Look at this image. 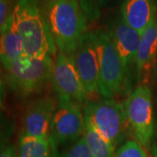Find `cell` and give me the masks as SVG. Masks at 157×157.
<instances>
[{
  "mask_svg": "<svg viewBox=\"0 0 157 157\" xmlns=\"http://www.w3.org/2000/svg\"><path fill=\"white\" fill-rule=\"evenodd\" d=\"M152 92L148 86H136L124 101L129 128L135 140L142 147H149L155 134Z\"/></svg>",
  "mask_w": 157,
  "mask_h": 157,
  "instance_id": "cell-6",
  "label": "cell"
},
{
  "mask_svg": "<svg viewBox=\"0 0 157 157\" xmlns=\"http://www.w3.org/2000/svg\"><path fill=\"white\" fill-rule=\"evenodd\" d=\"M49 138H38L20 133L18 138L17 157H51Z\"/></svg>",
  "mask_w": 157,
  "mask_h": 157,
  "instance_id": "cell-15",
  "label": "cell"
},
{
  "mask_svg": "<svg viewBox=\"0 0 157 157\" xmlns=\"http://www.w3.org/2000/svg\"><path fill=\"white\" fill-rule=\"evenodd\" d=\"M84 112L81 105L64 97H58V104L51 124V147L73 144L85 133Z\"/></svg>",
  "mask_w": 157,
  "mask_h": 157,
  "instance_id": "cell-7",
  "label": "cell"
},
{
  "mask_svg": "<svg viewBox=\"0 0 157 157\" xmlns=\"http://www.w3.org/2000/svg\"><path fill=\"white\" fill-rule=\"evenodd\" d=\"M113 157H147V154L136 140H128L118 147Z\"/></svg>",
  "mask_w": 157,
  "mask_h": 157,
  "instance_id": "cell-19",
  "label": "cell"
},
{
  "mask_svg": "<svg viewBox=\"0 0 157 157\" xmlns=\"http://www.w3.org/2000/svg\"><path fill=\"white\" fill-rule=\"evenodd\" d=\"M5 78H3V73L0 67V111L4 110V100H5Z\"/></svg>",
  "mask_w": 157,
  "mask_h": 157,
  "instance_id": "cell-22",
  "label": "cell"
},
{
  "mask_svg": "<svg viewBox=\"0 0 157 157\" xmlns=\"http://www.w3.org/2000/svg\"><path fill=\"white\" fill-rule=\"evenodd\" d=\"M54 61L52 56H24L5 69V81L17 96L27 98L40 94L52 83Z\"/></svg>",
  "mask_w": 157,
  "mask_h": 157,
  "instance_id": "cell-3",
  "label": "cell"
},
{
  "mask_svg": "<svg viewBox=\"0 0 157 157\" xmlns=\"http://www.w3.org/2000/svg\"><path fill=\"white\" fill-rule=\"evenodd\" d=\"M0 157H17L14 144H10L4 150L0 152Z\"/></svg>",
  "mask_w": 157,
  "mask_h": 157,
  "instance_id": "cell-23",
  "label": "cell"
},
{
  "mask_svg": "<svg viewBox=\"0 0 157 157\" xmlns=\"http://www.w3.org/2000/svg\"><path fill=\"white\" fill-rule=\"evenodd\" d=\"M86 126L94 128L115 150L128 135L123 103L113 99L88 101L83 106Z\"/></svg>",
  "mask_w": 157,
  "mask_h": 157,
  "instance_id": "cell-4",
  "label": "cell"
},
{
  "mask_svg": "<svg viewBox=\"0 0 157 157\" xmlns=\"http://www.w3.org/2000/svg\"><path fill=\"white\" fill-rule=\"evenodd\" d=\"M51 157H92L89 148L86 142L84 135L67 147L64 150H59V147H52Z\"/></svg>",
  "mask_w": 157,
  "mask_h": 157,
  "instance_id": "cell-17",
  "label": "cell"
},
{
  "mask_svg": "<svg viewBox=\"0 0 157 157\" xmlns=\"http://www.w3.org/2000/svg\"><path fill=\"white\" fill-rule=\"evenodd\" d=\"M24 55V41L13 23L11 13L0 32V63L3 67L6 68Z\"/></svg>",
  "mask_w": 157,
  "mask_h": 157,
  "instance_id": "cell-14",
  "label": "cell"
},
{
  "mask_svg": "<svg viewBox=\"0 0 157 157\" xmlns=\"http://www.w3.org/2000/svg\"><path fill=\"white\" fill-rule=\"evenodd\" d=\"M96 3H97V6H99L100 9L102 8H105L106 6L111 5L114 0H95Z\"/></svg>",
  "mask_w": 157,
  "mask_h": 157,
  "instance_id": "cell-24",
  "label": "cell"
},
{
  "mask_svg": "<svg viewBox=\"0 0 157 157\" xmlns=\"http://www.w3.org/2000/svg\"><path fill=\"white\" fill-rule=\"evenodd\" d=\"M151 77L153 78V81H154V86L157 88V58L155 65V67L153 69V72L151 73Z\"/></svg>",
  "mask_w": 157,
  "mask_h": 157,
  "instance_id": "cell-25",
  "label": "cell"
},
{
  "mask_svg": "<svg viewBox=\"0 0 157 157\" xmlns=\"http://www.w3.org/2000/svg\"><path fill=\"white\" fill-rule=\"evenodd\" d=\"M57 101L48 96L29 101L25 110L21 133L38 138L48 139Z\"/></svg>",
  "mask_w": 157,
  "mask_h": 157,
  "instance_id": "cell-11",
  "label": "cell"
},
{
  "mask_svg": "<svg viewBox=\"0 0 157 157\" xmlns=\"http://www.w3.org/2000/svg\"><path fill=\"white\" fill-rule=\"evenodd\" d=\"M124 22L141 35L156 17L154 0H124L121 7Z\"/></svg>",
  "mask_w": 157,
  "mask_h": 157,
  "instance_id": "cell-13",
  "label": "cell"
},
{
  "mask_svg": "<svg viewBox=\"0 0 157 157\" xmlns=\"http://www.w3.org/2000/svg\"><path fill=\"white\" fill-rule=\"evenodd\" d=\"M99 61V93L104 99H113L125 92L122 64L107 29L93 31Z\"/></svg>",
  "mask_w": 157,
  "mask_h": 157,
  "instance_id": "cell-5",
  "label": "cell"
},
{
  "mask_svg": "<svg viewBox=\"0 0 157 157\" xmlns=\"http://www.w3.org/2000/svg\"><path fill=\"white\" fill-rule=\"evenodd\" d=\"M52 85L58 97H64L84 106L89 101L83 82L75 66L73 56L59 52L54 60Z\"/></svg>",
  "mask_w": 157,
  "mask_h": 157,
  "instance_id": "cell-9",
  "label": "cell"
},
{
  "mask_svg": "<svg viewBox=\"0 0 157 157\" xmlns=\"http://www.w3.org/2000/svg\"><path fill=\"white\" fill-rule=\"evenodd\" d=\"M156 128H157V127H156Z\"/></svg>",
  "mask_w": 157,
  "mask_h": 157,
  "instance_id": "cell-26",
  "label": "cell"
},
{
  "mask_svg": "<svg viewBox=\"0 0 157 157\" xmlns=\"http://www.w3.org/2000/svg\"><path fill=\"white\" fill-rule=\"evenodd\" d=\"M11 15L24 41L25 56L52 57L56 54L58 49L42 14L39 0H17Z\"/></svg>",
  "mask_w": 157,
  "mask_h": 157,
  "instance_id": "cell-2",
  "label": "cell"
},
{
  "mask_svg": "<svg viewBox=\"0 0 157 157\" xmlns=\"http://www.w3.org/2000/svg\"><path fill=\"white\" fill-rule=\"evenodd\" d=\"M84 137L92 157H113L115 150L95 130L86 126Z\"/></svg>",
  "mask_w": 157,
  "mask_h": 157,
  "instance_id": "cell-16",
  "label": "cell"
},
{
  "mask_svg": "<svg viewBox=\"0 0 157 157\" xmlns=\"http://www.w3.org/2000/svg\"><path fill=\"white\" fill-rule=\"evenodd\" d=\"M51 37L59 52L73 56L86 31L87 18L79 0H39Z\"/></svg>",
  "mask_w": 157,
  "mask_h": 157,
  "instance_id": "cell-1",
  "label": "cell"
},
{
  "mask_svg": "<svg viewBox=\"0 0 157 157\" xmlns=\"http://www.w3.org/2000/svg\"><path fill=\"white\" fill-rule=\"evenodd\" d=\"M15 128V119L6 112L0 111V152L10 145L9 142L14 134Z\"/></svg>",
  "mask_w": 157,
  "mask_h": 157,
  "instance_id": "cell-18",
  "label": "cell"
},
{
  "mask_svg": "<svg viewBox=\"0 0 157 157\" xmlns=\"http://www.w3.org/2000/svg\"><path fill=\"white\" fill-rule=\"evenodd\" d=\"M73 59L88 96L100 94L99 61L93 31H87L79 39Z\"/></svg>",
  "mask_w": 157,
  "mask_h": 157,
  "instance_id": "cell-10",
  "label": "cell"
},
{
  "mask_svg": "<svg viewBox=\"0 0 157 157\" xmlns=\"http://www.w3.org/2000/svg\"><path fill=\"white\" fill-rule=\"evenodd\" d=\"M157 58V16L141 34L136 57V78L147 82L150 78Z\"/></svg>",
  "mask_w": 157,
  "mask_h": 157,
  "instance_id": "cell-12",
  "label": "cell"
},
{
  "mask_svg": "<svg viewBox=\"0 0 157 157\" xmlns=\"http://www.w3.org/2000/svg\"><path fill=\"white\" fill-rule=\"evenodd\" d=\"M122 64L125 79V93L130 94L136 78V57L140 42V35L124 22L121 16L113 19L107 29Z\"/></svg>",
  "mask_w": 157,
  "mask_h": 157,
  "instance_id": "cell-8",
  "label": "cell"
},
{
  "mask_svg": "<svg viewBox=\"0 0 157 157\" xmlns=\"http://www.w3.org/2000/svg\"><path fill=\"white\" fill-rule=\"evenodd\" d=\"M79 3L87 21L95 22L100 18L101 10L97 6L95 0H79Z\"/></svg>",
  "mask_w": 157,
  "mask_h": 157,
  "instance_id": "cell-20",
  "label": "cell"
},
{
  "mask_svg": "<svg viewBox=\"0 0 157 157\" xmlns=\"http://www.w3.org/2000/svg\"><path fill=\"white\" fill-rule=\"evenodd\" d=\"M11 0H0V32L12 12L13 7L11 8Z\"/></svg>",
  "mask_w": 157,
  "mask_h": 157,
  "instance_id": "cell-21",
  "label": "cell"
}]
</instances>
